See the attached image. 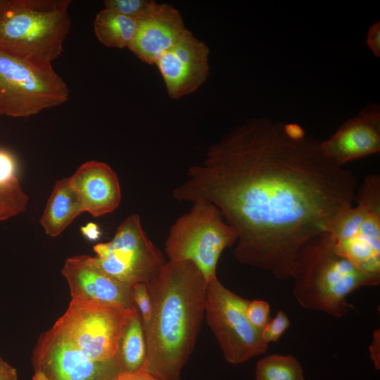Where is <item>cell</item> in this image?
<instances>
[{"instance_id":"cell-23","label":"cell","mask_w":380,"mask_h":380,"mask_svg":"<svg viewBox=\"0 0 380 380\" xmlns=\"http://www.w3.org/2000/svg\"><path fill=\"white\" fill-rule=\"evenodd\" d=\"M290 326V321L283 311H279L276 317L265 325L261 332L266 343L277 342Z\"/></svg>"},{"instance_id":"cell-14","label":"cell","mask_w":380,"mask_h":380,"mask_svg":"<svg viewBox=\"0 0 380 380\" xmlns=\"http://www.w3.org/2000/svg\"><path fill=\"white\" fill-rule=\"evenodd\" d=\"M187 29L180 12L172 6L153 1L137 20V30L128 49L142 62L156 65Z\"/></svg>"},{"instance_id":"cell-4","label":"cell","mask_w":380,"mask_h":380,"mask_svg":"<svg viewBox=\"0 0 380 380\" xmlns=\"http://www.w3.org/2000/svg\"><path fill=\"white\" fill-rule=\"evenodd\" d=\"M70 0H0V48L51 63L71 27Z\"/></svg>"},{"instance_id":"cell-20","label":"cell","mask_w":380,"mask_h":380,"mask_svg":"<svg viewBox=\"0 0 380 380\" xmlns=\"http://www.w3.org/2000/svg\"><path fill=\"white\" fill-rule=\"evenodd\" d=\"M28 196L19 180L0 185V222L13 217L26 210Z\"/></svg>"},{"instance_id":"cell-31","label":"cell","mask_w":380,"mask_h":380,"mask_svg":"<svg viewBox=\"0 0 380 380\" xmlns=\"http://www.w3.org/2000/svg\"><path fill=\"white\" fill-rule=\"evenodd\" d=\"M0 116H1V115H0Z\"/></svg>"},{"instance_id":"cell-8","label":"cell","mask_w":380,"mask_h":380,"mask_svg":"<svg viewBox=\"0 0 380 380\" xmlns=\"http://www.w3.org/2000/svg\"><path fill=\"white\" fill-rule=\"evenodd\" d=\"M99 266L116 281L130 287L148 284L159 275L166 262L144 232L137 214L127 217L113 239L93 248Z\"/></svg>"},{"instance_id":"cell-27","label":"cell","mask_w":380,"mask_h":380,"mask_svg":"<svg viewBox=\"0 0 380 380\" xmlns=\"http://www.w3.org/2000/svg\"><path fill=\"white\" fill-rule=\"evenodd\" d=\"M380 332L379 330L374 331L372 343L369 346L371 358L374 362L376 369L380 367Z\"/></svg>"},{"instance_id":"cell-1","label":"cell","mask_w":380,"mask_h":380,"mask_svg":"<svg viewBox=\"0 0 380 380\" xmlns=\"http://www.w3.org/2000/svg\"><path fill=\"white\" fill-rule=\"evenodd\" d=\"M320 144L298 124L251 118L208 147L173 197L215 205L237 232L239 262L292 278L303 247L356 198L355 177Z\"/></svg>"},{"instance_id":"cell-19","label":"cell","mask_w":380,"mask_h":380,"mask_svg":"<svg viewBox=\"0 0 380 380\" xmlns=\"http://www.w3.org/2000/svg\"><path fill=\"white\" fill-rule=\"evenodd\" d=\"M255 380H304L299 361L292 355L274 354L259 360Z\"/></svg>"},{"instance_id":"cell-6","label":"cell","mask_w":380,"mask_h":380,"mask_svg":"<svg viewBox=\"0 0 380 380\" xmlns=\"http://www.w3.org/2000/svg\"><path fill=\"white\" fill-rule=\"evenodd\" d=\"M190 210L172 225L165 251L170 261H189L201 272L207 283L217 277L222 251L238 239L235 229L225 222L220 210L204 201L192 203Z\"/></svg>"},{"instance_id":"cell-29","label":"cell","mask_w":380,"mask_h":380,"mask_svg":"<svg viewBox=\"0 0 380 380\" xmlns=\"http://www.w3.org/2000/svg\"><path fill=\"white\" fill-rule=\"evenodd\" d=\"M82 234L89 241H96L100 239L101 232L99 226L94 222H88L80 229Z\"/></svg>"},{"instance_id":"cell-3","label":"cell","mask_w":380,"mask_h":380,"mask_svg":"<svg viewBox=\"0 0 380 380\" xmlns=\"http://www.w3.org/2000/svg\"><path fill=\"white\" fill-rule=\"evenodd\" d=\"M293 296L304 308L339 318L350 309L348 296L363 287L377 286L380 277L367 274L337 253L328 233L310 240L298 255L293 277Z\"/></svg>"},{"instance_id":"cell-15","label":"cell","mask_w":380,"mask_h":380,"mask_svg":"<svg viewBox=\"0 0 380 380\" xmlns=\"http://www.w3.org/2000/svg\"><path fill=\"white\" fill-rule=\"evenodd\" d=\"M79 194L84 211L100 217L114 211L121 201V188L116 172L107 163L89 160L68 177Z\"/></svg>"},{"instance_id":"cell-10","label":"cell","mask_w":380,"mask_h":380,"mask_svg":"<svg viewBox=\"0 0 380 380\" xmlns=\"http://www.w3.org/2000/svg\"><path fill=\"white\" fill-rule=\"evenodd\" d=\"M33 380H115L118 358L94 361L56 324L43 333L33 350Z\"/></svg>"},{"instance_id":"cell-25","label":"cell","mask_w":380,"mask_h":380,"mask_svg":"<svg viewBox=\"0 0 380 380\" xmlns=\"http://www.w3.org/2000/svg\"><path fill=\"white\" fill-rule=\"evenodd\" d=\"M16 170L14 156L9 151L0 148V185L18 180Z\"/></svg>"},{"instance_id":"cell-18","label":"cell","mask_w":380,"mask_h":380,"mask_svg":"<svg viewBox=\"0 0 380 380\" xmlns=\"http://www.w3.org/2000/svg\"><path fill=\"white\" fill-rule=\"evenodd\" d=\"M94 30L97 39L103 45L128 48L136 32L137 20L103 8L96 15Z\"/></svg>"},{"instance_id":"cell-13","label":"cell","mask_w":380,"mask_h":380,"mask_svg":"<svg viewBox=\"0 0 380 380\" xmlns=\"http://www.w3.org/2000/svg\"><path fill=\"white\" fill-rule=\"evenodd\" d=\"M324 156L339 166L380 151V106L367 104L346 120L327 140L321 141Z\"/></svg>"},{"instance_id":"cell-5","label":"cell","mask_w":380,"mask_h":380,"mask_svg":"<svg viewBox=\"0 0 380 380\" xmlns=\"http://www.w3.org/2000/svg\"><path fill=\"white\" fill-rule=\"evenodd\" d=\"M69 89L52 63L0 48V115L27 118L67 101Z\"/></svg>"},{"instance_id":"cell-26","label":"cell","mask_w":380,"mask_h":380,"mask_svg":"<svg viewBox=\"0 0 380 380\" xmlns=\"http://www.w3.org/2000/svg\"><path fill=\"white\" fill-rule=\"evenodd\" d=\"M366 44L372 53L380 57V21L372 24L368 30Z\"/></svg>"},{"instance_id":"cell-30","label":"cell","mask_w":380,"mask_h":380,"mask_svg":"<svg viewBox=\"0 0 380 380\" xmlns=\"http://www.w3.org/2000/svg\"><path fill=\"white\" fill-rule=\"evenodd\" d=\"M0 380H18L16 369L0 356Z\"/></svg>"},{"instance_id":"cell-22","label":"cell","mask_w":380,"mask_h":380,"mask_svg":"<svg viewBox=\"0 0 380 380\" xmlns=\"http://www.w3.org/2000/svg\"><path fill=\"white\" fill-rule=\"evenodd\" d=\"M134 300L141 318L144 331L151 322L152 316V302L146 284H137L132 286Z\"/></svg>"},{"instance_id":"cell-16","label":"cell","mask_w":380,"mask_h":380,"mask_svg":"<svg viewBox=\"0 0 380 380\" xmlns=\"http://www.w3.org/2000/svg\"><path fill=\"white\" fill-rule=\"evenodd\" d=\"M82 200L68 177L57 180L46 202L40 224L46 235H60L81 213Z\"/></svg>"},{"instance_id":"cell-21","label":"cell","mask_w":380,"mask_h":380,"mask_svg":"<svg viewBox=\"0 0 380 380\" xmlns=\"http://www.w3.org/2000/svg\"><path fill=\"white\" fill-rule=\"evenodd\" d=\"M151 0H105L104 8L137 20L148 9Z\"/></svg>"},{"instance_id":"cell-7","label":"cell","mask_w":380,"mask_h":380,"mask_svg":"<svg viewBox=\"0 0 380 380\" xmlns=\"http://www.w3.org/2000/svg\"><path fill=\"white\" fill-rule=\"evenodd\" d=\"M249 302L225 287L217 277L207 283L204 315L225 360L233 365L265 353L268 348L262 331L247 317Z\"/></svg>"},{"instance_id":"cell-11","label":"cell","mask_w":380,"mask_h":380,"mask_svg":"<svg viewBox=\"0 0 380 380\" xmlns=\"http://www.w3.org/2000/svg\"><path fill=\"white\" fill-rule=\"evenodd\" d=\"M209 53L208 45L187 29L158 59L156 65L170 99H178L194 93L206 81Z\"/></svg>"},{"instance_id":"cell-28","label":"cell","mask_w":380,"mask_h":380,"mask_svg":"<svg viewBox=\"0 0 380 380\" xmlns=\"http://www.w3.org/2000/svg\"><path fill=\"white\" fill-rule=\"evenodd\" d=\"M115 380H158L146 371L141 369L136 372H120Z\"/></svg>"},{"instance_id":"cell-2","label":"cell","mask_w":380,"mask_h":380,"mask_svg":"<svg viewBox=\"0 0 380 380\" xmlns=\"http://www.w3.org/2000/svg\"><path fill=\"white\" fill-rule=\"evenodd\" d=\"M146 285L152 316L144 331L146 359L142 369L158 380H179L201 326L207 281L191 262L168 260Z\"/></svg>"},{"instance_id":"cell-17","label":"cell","mask_w":380,"mask_h":380,"mask_svg":"<svg viewBox=\"0 0 380 380\" xmlns=\"http://www.w3.org/2000/svg\"><path fill=\"white\" fill-rule=\"evenodd\" d=\"M146 359L145 334L137 311L127 321L120 339L118 360L120 372L132 373L142 369Z\"/></svg>"},{"instance_id":"cell-24","label":"cell","mask_w":380,"mask_h":380,"mask_svg":"<svg viewBox=\"0 0 380 380\" xmlns=\"http://www.w3.org/2000/svg\"><path fill=\"white\" fill-rule=\"evenodd\" d=\"M270 307L267 302L261 300L250 301L246 308V315L251 324L262 331L269 322Z\"/></svg>"},{"instance_id":"cell-9","label":"cell","mask_w":380,"mask_h":380,"mask_svg":"<svg viewBox=\"0 0 380 380\" xmlns=\"http://www.w3.org/2000/svg\"><path fill=\"white\" fill-rule=\"evenodd\" d=\"M137 311L72 298L56 324L90 359L103 362L118 358L125 324Z\"/></svg>"},{"instance_id":"cell-12","label":"cell","mask_w":380,"mask_h":380,"mask_svg":"<svg viewBox=\"0 0 380 380\" xmlns=\"http://www.w3.org/2000/svg\"><path fill=\"white\" fill-rule=\"evenodd\" d=\"M61 272L68 283L72 298L137 310L132 287L106 274L94 256L81 255L67 258Z\"/></svg>"}]
</instances>
